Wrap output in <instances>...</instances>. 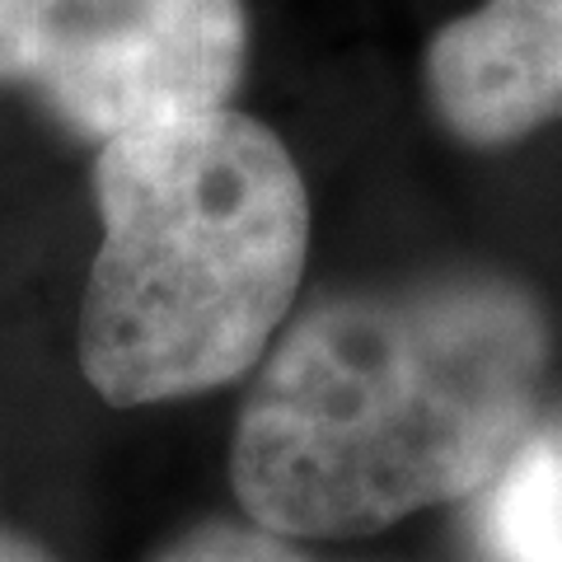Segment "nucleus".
<instances>
[{"instance_id": "2", "label": "nucleus", "mask_w": 562, "mask_h": 562, "mask_svg": "<svg viewBox=\"0 0 562 562\" xmlns=\"http://www.w3.org/2000/svg\"><path fill=\"white\" fill-rule=\"evenodd\" d=\"M94 198L80 366L99 398L140 408L239 380L286 319L310 249L286 146L235 109L155 122L99 146Z\"/></svg>"}, {"instance_id": "8", "label": "nucleus", "mask_w": 562, "mask_h": 562, "mask_svg": "<svg viewBox=\"0 0 562 562\" xmlns=\"http://www.w3.org/2000/svg\"><path fill=\"white\" fill-rule=\"evenodd\" d=\"M0 562H52L38 543H29V539H20V535H5L0 530Z\"/></svg>"}, {"instance_id": "4", "label": "nucleus", "mask_w": 562, "mask_h": 562, "mask_svg": "<svg viewBox=\"0 0 562 562\" xmlns=\"http://www.w3.org/2000/svg\"><path fill=\"white\" fill-rule=\"evenodd\" d=\"M427 94L469 146H506L562 117V0H483L427 47Z\"/></svg>"}, {"instance_id": "7", "label": "nucleus", "mask_w": 562, "mask_h": 562, "mask_svg": "<svg viewBox=\"0 0 562 562\" xmlns=\"http://www.w3.org/2000/svg\"><path fill=\"white\" fill-rule=\"evenodd\" d=\"M155 562H310L286 543V535H272L262 525H202Z\"/></svg>"}, {"instance_id": "3", "label": "nucleus", "mask_w": 562, "mask_h": 562, "mask_svg": "<svg viewBox=\"0 0 562 562\" xmlns=\"http://www.w3.org/2000/svg\"><path fill=\"white\" fill-rule=\"evenodd\" d=\"M244 57V0H99L47 33L24 85L103 146L155 122L231 109Z\"/></svg>"}, {"instance_id": "6", "label": "nucleus", "mask_w": 562, "mask_h": 562, "mask_svg": "<svg viewBox=\"0 0 562 562\" xmlns=\"http://www.w3.org/2000/svg\"><path fill=\"white\" fill-rule=\"evenodd\" d=\"M94 5L99 0H0V85H24V70L47 33Z\"/></svg>"}, {"instance_id": "5", "label": "nucleus", "mask_w": 562, "mask_h": 562, "mask_svg": "<svg viewBox=\"0 0 562 562\" xmlns=\"http://www.w3.org/2000/svg\"><path fill=\"white\" fill-rule=\"evenodd\" d=\"M473 539L483 562H562V417H535L479 487Z\"/></svg>"}, {"instance_id": "1", "label": "nucleus", "mask_w": 562, "mask_h": 562, "mask_svg": "<svg viewBox=\"0 0 562 562\" xmlns=\"http://www.w3.org/2000/svg\"><path fill=\"white\" fill-rule=\"evenodd\" d=\"M549 328L506 281L310 310L244 398L231 479L254 525L347 539L473 497L539 413Z\"/></svg>"}]
</instances>
